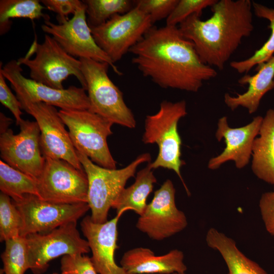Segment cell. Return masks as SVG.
Masks as SVG:
<instances>
[{
	"instance_id": "obj_24",
	"label": "cell",
	"mask_w": 274,
	"mask_h": 274,
	"mask_svg": "<svg viewBox=\"0 0 274 274\" xmlns=\"http://www.w3.org/2000/svg\"><path fill=\"white\" fill-rule=\"evenodd\" d=\"M253 11L258 17L267 19L269 22L268 27L270 35L267 41L250 57L230 63L231 67L240 74L248 73L255 65L258 66L268 60L274 54V8H270L252 1Z\"/></svg>"
},
{
	"instance_id": "obj_1",
	"label": "cell",
	"mask_w": 274,
	"mask_h": 274,
	"mask_svg": "<svg viewBox=\"0 0 274 274\" xmlns=\"http://www.w3.org/2000/svg\"><path fill=\"white\" fill-rule=\"evenodd\" d=\"M132 62L145 77L163 88L196 92L217 75L204 64L192 42L178 26H152L129 51Z\"/></svg>"
},
{
	"instance_id": "obj_8",
	"label": "cell",
	"mask_w": 274,
	"mask_h": 274,
	"mask_svg": "<svg viewBox=\"0 0 274 274\" xmlns=\"http://www.w3.org/2000/svg\"><path fill=\"white\" fill-rule=\"evenodd\" d=\"M45 158L43 169L36 180L37 196L55 203H88V183L84 170L62 159Z\"/></svg>"
},
{
	"instance_id": "obj_35",
	"label": "cell",
	"mask_w": 274,
	"mask_h": 274,
	"mask_svg": "<svg viewBox=\"0 0 274 274\" xmlns=\"http://www.w3.org/2000/svg\"><path fill=\"white\" fill-rule=\"evenodd\" d=\"M259 207L267 231L274 238V191L263 193Z\"/></svg>"
},
{
	"instance_id": "obj_37",
	"label": "cell",
	"mask_w": 274,
	"mask_h": 274,
	"mask_svg": "<svg viewBox=\"0 0 274 274\" xmlns=\"http://www.w3.org/2000/svg\"><path fill=\"white\" fill-rule=\"evenodd\" d=\"M172 274H180V273L176 272V273H172ZM183 274H185V273H183Z\"/></svg>"
},
{
	"instance_id": "obj_22",
	"label": "cell",
	"mask_w": 274,
	"mask_h": 274,
	"mask_svg": "<svg viewBox=\"0 0 274 274\" xmlns=\"http://www.w3.org/2000/svg\"><path fill=\"white\" fill-rule=\"evenodd\" d=\"M206 240L210 248L221 254L227 266L228 274H268L257 263L246 256L233 239L216 229H209Z\"/></svg>"
},
{
	"instance_id": "obj_15",
	"label": "cell",
	"mask_w": 274,
	"mask_h": 274,
	"mask_svg": "<svg viewBox=\"0 0 274 274\" xmlns=\"http://www.w3.org/2000/svg\"><path fill=\"white\" fill-rule=\"evenodd\" d=\"M41 28L72 56L107 62L116 74L119 76L122 75L96 43L87 23L85 4L76 11L71 19L59 24L53 23L50 20H45Z\"/></svg>"
},
{
	"instance_id": "obj_20",
	"label": "cell",
	"mask_w": 274,
	"mask_h": 274,
	"mask_svg": "<svg viewBox=\"0 0 274 274\" xmlns=\"http://www.w3.org/2000/svg\"><path fill=\"white\" fill-rule=\"evenodd\" d=\"M256 71L253 75H245L238 79L239 84L248 85L245 92L237 93L235 96L225 94L224 102L230 110L233 111L242 107L247 109L249 114H253L258 110L263 96L274 89V55L257 66Z\"/></svg>"
},
{
	"instance_id": "obj_7",
	"label": "cell",
	"mask_w": 274,
	"mask_h": 274,
	"mask_svg": "<svg viewBox=\"0 0 274 274\" xmlns=\"http://www.w3.org/2000/svg\"><path fill=\"white\" fill-rule=\"evenodd\" d=\"M34 58L30 59L28 51L17 60L21 65L28 67L30 79L55 89H64L62 82L70 76H75L86 91V83L80 59L68 54L50 35L46 34L44 41L38 44L35 41L30 47Z\"/></svg>"
},
{
	"instance_id": "obj_14",
	"label": "cell",
	"mask_w": 274,
	"mask_h": 274,
	"mask_svg": "<svg viewBox=\"0 0 274 274\" xmlns=\"http://www.w3.org/2000/svg\"><path fill=\"white\" fill-rule=\"evenodd\" d=\"M19 100L22 109L35 119L39 127L40 146L44 157L62 159L84 170L57 109L44 102Z\"/></svg>"
},
{
	"instance_id": "obj_26",
	"label": "cell",
	"mask_w": 274,
	"mask_h": 274,
	"mask_svg": "<svg viewBox=\"0 0 274 274\" xmlns=\"http://www.w3.org/2000/svg\"><path fill=\"white\" fill-rule=\"evenodd\" d=\"M0 190L13 200L25 194L38 196L36 180L0 160Z\"/></svg>"
},
{
	"instance_id": "obj_2",
	"label": "cell",
	"mask_w": 274,
	"mask_h": 274,
	"mask_svg": "<svg viewBox=\"0 0 274 274\" xmlns=\"http://www.w3.org/2000/svg\"><path fill=\"white\" fill-rule=\"evenodd\" d=\"M211 9L213 15L207 20L193 14L178 27L204 64L222 70L253 30L252 1L217 0Z\"/></svg>"
},
{
	"instance_id": "obj_27",
	"label": "cell",
	"mask_w": 274,
	"mask_h": 274,
	"mask_svg": "<svg viewBox=\"0 0 274 274\" xmlns=\"http://www.w3.org/2000/svg\"><path fill=\"white\" fill-rule=\"evenodd\" d=\"M90 27L99 26L116 14H124L134 7V1L84 0Z\"/></svg>"
},
{
	"instance_id": "obj_10",
	"label": "cell",
	"mask_w": 274,
	"mask_h": 274,
	"mask_svg": "<svg viewBox=\"0 0 274 274\" xmlns=\"http://www.w3.org/2000/svg\"><path fill=\"white\" fill-rule=\"evenodd\" d=\"M152 26L150 16L134 6L124 14H116L105 23L90 28L96 43L115 63Z\"/></svg>"
},
{
	"instance_id": "obj_33",
	"label": "cell",
	"mask_w": 274,
	"mask_h": 274,
	"mask_svg": "<svg viewBox=\"0 0 274 274\" xmlns=\"http://www.w3.org/2000/svg\"><path fill=\"white\" fill-rule=\"evenodd\" d=\"M44 6L49 10L57 14L59 24L68 20V16L75 13L84 3L79 0H42L40 1Z\"/></svg>"
},
{
	"instance_id": "obj_9",
	"label": "cell",
	"mask_w": 274,
	"mask_h": 274,
	"mask_svg": "<svg viewBox=\"0 0 274 274\" xmlns=\"http://www.w3.org/2000/svg\"><path fill=\"white\" fill-rule=\"evenodd\" d=\"M24 237L29 269L33 274L44 273L49 262L57 257L90 251L88 242L80 234L77 222L67 223L47 233H32Z\"/></svg>"
},
{
	"instance_id": "obj_3",
	"label": "cell",
	"mask_w": 274,
	"mask_h": 274,
	"mask_svg": "<svg viewBox=\"0 0 274 274\" xmlns=\"http://www.w3.org/2000/svg\"><path fill=\"white\" fill-rule=\"evenodd\" d=\"M187 113L185 100L176 102L163 100L156 114L146 117L142 141L146 144H156L158 146L156 159L149 163L151 167L153 169L162 167L174 170L189 194L180 172L185 162L181 159L182 141L178 131L179 121Z\"/></svg>"
},
{
	"instance_id": "obj_30",
	"label": "cell",
	"mask_w": 274,
	"mask_h": 274,
	"mask_svg": "<svg viewBox=\"0 0 274 274\" xmlns=\"http://www.w3.org/2000/svg\"><path fill=\"white\" fill-rule=\"evenodd\" d=\"M217 0H179L174 9L166 19V25H178L193 14L201 16L202 11L213 5Z\"/></svg>"
},
{
	"instance_id": "obj_16",
	"label": "cell",
	"mask_w": 274,
	"mask_h": 274,
	"mask_svg": "<svg viewBox=\"0 0 274 274\" xmlns=\"http://www.w3.org/2000/svg\"><path fill=\"white\" fill-rule=\"evenodd\" d=\"M175 193L173 182L166 180L155 191L152 200L140 216L136 227L151 239L163 240L187 227L188 222L185 214L176 206Z\"/></svg>"
},
{
	"instance_id": "obj_39",
	"label": "cell",
	"mask_w": 274,
	"mask_h": 274,
	"mask_svg": "<svg viewBox=\"0 0 274 274\" xmlns=\"http://www.w3.org/2000/svg\"><path fill=\"white\" fill-rule=\"evenodd\" d=\"M53 274H57V273H53Z\"/></svg>"
},
{
	"instance_id": "obj_19",
	"label": "cell",
	"mask_w": 274,
	"mask_h": 274,
	"mask_svg": "<svg viewBox=\"0 0 274 274\" xmlns=\"http://www.w3.org/2000/svg\"><path fill=\"white\" fill-rule=\"evenodd\" d=\"M184 258L178 249L158 256L149 248L137 247L124 253L120 265L130 274H183L187 269Z\"/></svg>"
},
{
	"instance_id": "obj_21",
	"label": "cell",
	"mask_w": 274,
	"mask_h": 274,
	"mask_svg": "<svg viewBox=\"0 0 274 274\" xmlns=\"http://www.w3.org/2000/svg\"><path fill=\"white\" fill-rule=\"evenodd\" d=\"M252 147L251 168L259 179L274 185V109H268Z\"/></svg>"
},
{
	"instance_id": "obj_32",
	"label": "cell",
	"mask_w": 274,
	"mask_h": 274,
	"mask_svg": "<svg viewBox=\"0 0 274 274\" xmlns=\"http://www.w3.org/2000/svg\"><path fill=\"white\" fill-rule=\"evenodd\" d=\"M60 264L61 274H97L91 257L85 254L64 255Z\"/></svg>"
},
{
	"instance_id": "obj_5",
	"label": "cell",
	"mask_w": 274,
	"mask_h": 274,
	"mask_svg": "<svg viewBox=\"0 0 274 274\" xmlns=\"http://www.w3.org/2000/svg\"><path fill=\"white\" fill-rule=\"evenodd\" d=\"M58 113L77 151L100 166L116 168L107 143L108 137L112 134V122L89 110L60 109Z\"/></svg>"
},
{
	"instance_id": "obj_29",
	"label": "cell",
	"mask_w": 274,
	"mask_h": 274,
	"mask_svg": "<svg viewBox=\"0 0 274 274\" xmlns=\"http://www.w3.org/2000/svg\"><path fill=\"white\" fill-rule=\"evenodd\" d=\"M22 215L8 195L0 194V241L20 236L23 227Z\"/></svg>"
},
{
	"instance_id": "obj_36",
	"label": "cell",
	"mask_w": 274,
	"mask_h": 274,
	"mask_svg": "<svg viewBox=\"0 0 274 274\" xmlns=\"http://www.w3.org/2000/svg\"><path fill=\"white\" fill-rule=\"evenodd\" d=\"M12 119L6 116L4 114L0 113V132L9 128L12 122Z\"/></svg>"
},
{
	"instance_id": "obj_12",
	"label": "cell",
	"mask_w": 274,
	"mask_h": 274,
	"mask_svg": "<svg viewBox=\"0 0 274 274\" xmlns=\"http://www.w3.org/2000/svg\"><path fill=\"white\" fill-rule=\"evenodd\" d=\"M12 201L22 217V237L47 233L67 223L77 222L90 210L88 203H55L32 194H25Z\"/></svg>"
},
{
	"instance_id": "obj_31",
	"label": "cell",
	"mask_w": 274,
	"mask_h": 274,
	"mask_svg": "<svg viewBox=\"0 0 274 274\" xmlns=\"http://www.w3.org/2000/svg\"><path fill=\"white\" fill-rule=\"evenodd\" d=\"M179 0H137L136 6L148 15L153 24L156 21L167 19Z\"/></svg>"
},
{
	"instance_id": "obj_28",
	"label": "cell",
	"mask_w": 274,
	"mask_h": 274,
	"mask_svg": "<svg viewBox=\"0 0 274 274\" xmlns=\"http://www.w3.org/2000/svg\"><path fill=\"white\" fill-rule=\"evenodd\" d=\"M1 258L3 268L0 274H24L29 269L25 238L18 236L6 241Z\"/></svg>"
},
{
	"instance_id": "obj_4",
	"label": "cell",
	"mask_w": 274,
	"mask_h": 274,
	"mask_svg": "<svg viewBox=\"0 0 274 274\" xmlns=\"http://www.w3.org/2000/svg\"><path fill=\"white\" fill-rule=\"evenodd\" d=\"M76 153L87 177L90 217L96 223H105L108 221L110 208L125 188L127 181L134 176L136 168L141 164L150 162V155L141 154L126 167L118 169L100 166L85 155L77 150Z\"/></svg>"
},
{
	"instance_id": "obj_23",
	"label": "cell",
	"mask_w": 274,
	"mask_h": 274,
	"mask_svg": "<svg viewBox=\"0 0 274 274\" xmlns=\"http://www.w3.org/2000/svg\"><path fill=\"white\" fill-rule=\"evenodd\" d=\"M150 162L146 167L137 173L134 182L124 188L113 203L112 208L117 215H121L126 211L132 210L142 215L147 207V198L153 190L157 180Z\"/></svg>"
},
{
	"instance_id": "obj_11",
	"label": "cell",
	"mask_w": 274,
	"mask_h": 274,
	"mask_svg": "<svg viewBox=\"0 0 274 274\" xmlns=\"http://www.w3.org/2000/svg\"><path fill=\"white\" fill-rule=\"evenodd\" d=\"M20 66L17 60L13 59L0 67V72L11 84L18 100L44 102L61 110L90 109L88 95L82 87L52 88L25 78Z\"/></svg>"
},
{
	"instance_id": "obj_38",
	"label": "cell",
	"mask_w": 274,
	"mask_h": 274,
	"mask_svg": "<svg viewBox=\"0 0 274 274\" xmlns=\"http://www.w3.org/2000/svg\"><path fill=\"white\" fill-rule=\"evenodd\" d=\"M273 191H274V185H273Z\"/></svg>"
},
{
	"instance_id": "obj_17",
	"label": "cell",
	"mask_w": 274,
	"mask_h": 274,
	"mask_svg": "<svg viewBox=\"0 0 274 274\" xmlns=\"http://www.w3.org/2000/svg\"><path fill=\"white\" fill-rule=\"evenodd\" d=\"M262 120V116H257L244 126L231 128L228 125L226 116L220 118L215 136L219 142L224 138L226 147L221 153L210 159L208 168L216 169L228 161H234L238 169L248 165L252 153L253 142L259 134Z\"/></svg>"
},
{
	"instance_id": "obj_34",
	"label": "cell",
	"mask_w": 274,
	"mask_h": 274,
	"mask_svg": "<svg viewBox=\"0 0 274 274\" xmlns=\"http://www.w3.org/2000/svg\"><path fill=\"white\" fill-rule=\"evenodd\" d=\"M0 101L8 108L14 116L16 124L19 125L23 120L21 116V105L16 95L12 93L6 82V78L0 72Z\"/></svg>"
},
{
	"instance_id": "obj_6",
	"label": "cell",
	"mask_w": 274,
	"mask_h": 274,
	"mask_svg": "<svg viewBox=\"0 0 274 274\" xmlns=\"http://www.w3.org/2000/svg\"><path fill=\"white\" fill-rule=\"evenodd\" d=\"M79 59L86 83L89 110L113 124L134 128L136 122L134 115L126 105L122 92L108 75L110 64L90 59Z\"/></svg>"
},
{
	"instance_id": "obj_25",
	"label": "cell",
	"mask_w": 274,
	"mask_h": 274,
	"mask_svg": "<svg viewBox=\"0 0 274 274\" xmlns=\"http://www.w3.org/2000/svg\"><path fill=\"white\" fill-rule=\"evenodd\" d=\"M44 7L38 0H1L0 34L3 35L10 29V19L28 18L31 20H50L48 15L43 13Z\"/></svg>"
},
{
	"instance_id": "obj_13",
	"label": "cell",
	"mask_w": 274,
	"mask_h": 274,
	"mask_svg": "<svg viewBox=\"0 0 274 274\" xmlns=\"http://www.w3.org/2000/svg\"><path fill=\"white\" fill-rule=\"evenodd\" d=\"M20 131L15 134L11 128L0 132L2 160L35 180L40 175L45 162L40 146V130L36 121L23 120Z\"/></svg>"
},
{
	"instance_id": "obj_18",
	"label": "cell",
	"mask_w": 274,
	"mask_h": 274,
	"mask_svg": "<svg viewBox=\"0 0 274 274\" xmlns=\"http://www.w3.org/2000/svg\"><path fill=\"white\" fill-rule=\"evenodd\" d=\"M121 216H116L104 223L94 222L90 216H85L81 228L92 253L91 261L97 273L130 274L115 260L117 245V225Z\"/></svg>"
}]
</instances>
